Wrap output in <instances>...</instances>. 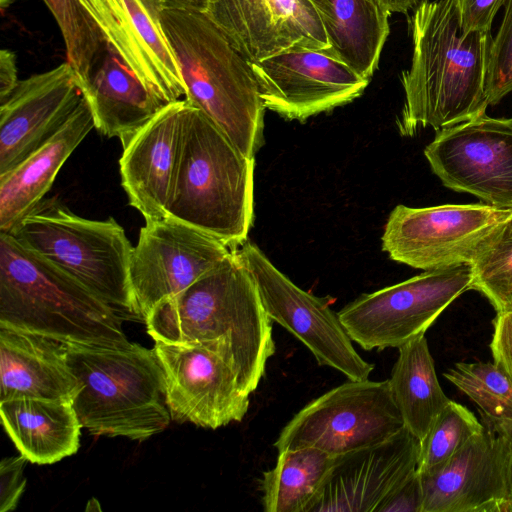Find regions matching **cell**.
<instances>
[{"label": "cell", "mask_w": 512, "mask_h": 512, "mask_svg": "<svg viewBox=\"0 0 512 512\" xmlns=\"http://www.w3.org/2000/svg\"><path fill=\"white\" fill-rule=\"evenodd\" d=\"M512 91V0H505L504 15L493 38L485 93L488 105L498 104Z\"/></svg>", "instance_id": "d6a6232c"}, {"label": "cell", "mask_w": 512, "mask_h": 512, "mask_svg": "<svg viewBox=\"0 0 512 512\" xmlns=\"http://www.w3.org/2000/svg\"><path fill=\"white\" fill-rule=\"evenodd\" d=\"M398 351L389 387L404 427L421 441L450 399L438 381L425 335L400 346Z\"/></svg>", "instance_id": "4316f807"}, {"label": "cell", "mask_w": 512, "mask_h": 512, "mask_svg": "<svg viewBox=\"0 0 512 512\" xmlns=\"http://www.w3.org/2000/svg\"><path fill=\"white\" fill-rule=\"evenodd\" d=\"M28 460L20 456L5 457L0 463V512L12 511L21 498L26 479L24 469Z\"/></svg>", "instance_id": "836d02e7"}, {"label": "cell", "mask_w": 512, "mask_h": 512, "mask_svg": "<svg viewBox=\"0 0 512 512\" xmlns=\"http://www.w3.org/2000/svg\"><path fill=\"white\" fill-rule=\"evenodd\" d=\"M509 453L510 440L484 426L444 466L420 474L422 512H502Z\"/></svg>", "instance_id": "ffe728a7"}, {"label": "cell", "mask_w": 512, "mask_h": 512, "mask_svg": "<svg viewBox=\"0 0 512 512\" xmlns=\"http://www.w3.org/2000/svg\"><path fill=\"white\" fill-rule=\"evenodd\" d=\"M168 5H179L191 7L203 11V6L199 0H161Z\"/></svg>", "instance_id": "b9f144b4"}, {"label": "cell", "mask_w": 512, "mask_h": 512, "mask_svg": "<svg viewBox=\"0 0 512 512\" xmlns=\"http://www.w3.org/2000/svg\"><path fill=\"white\" fill-rule=\"evenodd\" d=\"M254 166V158L188 102L167 217L238 248L253 224Z\"/></svg>", "instance_id": "5b68a950"}, {"label": "cell", "mask_w": 512, "mask_h": 512, "mask_svg": "<svg viewBox=\"0 0 512 512\" xmlns=\"http://www.w3.org/2000/svg\"><path fill=\"white\" fill-rule=\"evenodd\" d=\"M309 1L322 20L330 51L370 79L390 32V13L377 0Z\"/></svg>", "instance_id": "484cf974"}, {"label": "cell", "mask_w": 512, "mask_h": 512, "mask_svg": "<svg viewBox=\"0 0 512 512\" xmlns=\"http://www.w3.org/2000/svg\"><path fill=\"white\" fill-rule=\"evenodd\" d=\"M187 105L185 98L166 104L122 146L121 184L145 221L167 217Z\"/></svg>", "instance_id": "44dd1931"}, {"label": "cell", "mask_w": 512, "mask_h": 512, "mask_svg": "<svg viewBox=\"0 0 512 512\" xmlns=\"http://www.w3.org/2000/svg\"><path fill=\"white\" fill-rule=\"evenodd\" d=\"M470 267L471 289L482 293L497 313L512 312V228L506 225Z\"/></svg>", "instance_id": "1f68e13d"}, {"label": "cell", "mask_w": 512, "mask_h": 512, "mask_svg": "<svg viewBox=\"0 0 512 512\" xmlns=\"http://www.w3.org/2000/svg\"><path fill=\"white\" fill-rule=\"evenodd\" d=\"M81 89L91 108L94 127L107 137L119 138L122 146L166 105L108 42Z\"/></svg>", "instance_id": "603a6c76"}, {"label": "cell", "mask_w": 512, "mask_h": 512, "mask_svg": "<svg viewBox=\"0 0 512 512\" xmlns=\"http://www.w3.org/2000/svg\"><path fill=\"white\" fill-rule=\"evenodd\" d=\"M2 425L29 462L54 464L74 455L82 425L71 402L19 397L0 402Z\"/></svg>", "instance_id": "d4e9b609"}, {"label": "cell", "mask_w": 512, "mask_h": 512, "mask_svg": "<svg viewBox=\"0 0 512 512\" xmlns=\"http://www.w3.org/2000/svg\"><path fill=\"white\" fill-rule=\"evenodd\" d=\"M250 65L263 106L290 121L350 103L370 81L329 48H291Z\"/></svg>", "instance_id": "5bb4252c"}, {"label": "cell", "mask_w": 512, "mask_h": 512, "mask_svg": "<svg viewBox=\"0 0 512 512\" xmlns=\"http://www.w3.org/2000/svg\"><path fill=\"white\" fill-rule=\"evenodd\" d=\"M232 250L173 218L145 221L129 264L135 315L145 320L158 304L188 288Z\"/></svg>", "instance_id": "7c38bea8"}, {"label": "cell", "mask_w": 512, "mask_h": 512, "mask_svg": "<svg viewBox=\"0 0 512 512\" xmlns=\"http://www.w3.org/2000/svg\"><path fill=\"white\" fill-rule=\"evenodd\" d=\"M236 250L272 321L301 341L320 366L333 368L348 380L368 379L374 364L358 354L338 313L326 299L298 287L255 244L246 241Z\"/></svg>", "instance_id": "8fae6325"}, {"label": "cell", "mask_w": 512, "mask_h": 512, "mask_svg": "<svg viewBox=\"0 0 512 512\" xmlns=\"http://www.w3.org/2000/svg\"><path fill=\"white\" fill-rule=\"evenodd\" d=\"M16 1L17 0H0V6L2 9H5Z\"/></svg>", "instance_id": "7bdbcfd3"}, {"label": "cell", "mask_w": 512, "mask_h": 512, "mask_svg": "<svg viewBox=\"0 0 512 512\" xmlns=\"http://www.w3.org/2000/svg\"><path fill=\"white\" fill-rule=\"evenodd\" d=\"M165 379V401L171 419L217 429L244 419L249 394L233 367L201 344L155 341Z\"/></svg>", "instance_id": "9a60e30c"}, {"label": "cell", "mask_w": 512, "mask_h": 512, "mask_svg": "<svg viewBox=\"0 0 512 512\" xmlns=\"http://www.w3.org/2000/svg\"><path fill=\"white\" fill-rule=\"evenodd\" d=\"M8 233L116 310L135 314L129 281L134 246L113 217L83 218L57 198H44Z\"/></svg>", "instance_id": "52a82bcc"}, {"label": "cell", "mask_w": 512, "mask_h": 512, "mask_svg": "<svg viewBox=\"0 0 512 512\" xmlns=\"http://www.w3.org/2000/svg\"><path fill=\"white\" fill-rule=\"evenodd\" d=\"M413 52L401 73L402 136L436 131L486 114L491 31L464 32L454 0H422L409 20Z\"/></svg>", "instance_id": "7a4b0ae2"}, {"label": "cell", "mask_w": 512, "mask_h": 512, "mask_svg": "<svg viewBox=\"0 0 512 512\" xmlns=\"http://www.w3.org/2000/svg\"><path fill=\"white\" fill-rule=\"evenodd\" d=\"M116 311L11 234L0 232V327L70 345L127 348L132 343Z\"/></svg>", "instance_id": "3957f363"}, {"label": "cell", "mask_w": 512, "mask_h": 512, "mask_svg": "<svg viewBox=\"0 0 512 512\" xmlns=\"http://www.w3.org/2000/svg\"><path fill=\"white\" fill-rule=\"evenodd\" d=\"M420 440L405 427L391 438L334 457L308 512H378L416 470Z\"/></svg>", "instance_id": "ac0fdd59"}, {"label": "cell", "mask_w": 512, "mask_h": 512, "mask_svg": "<svg viewBox=\"0 0 512 512\" xmlns=\"http://www.w3.org/2000/svg\"><path fill=\"white\" fill-rule=\"evenodd\" d=\"M390 14L407 13L418 4V0H377Z\"/></svg>", "instance_id": "f35d334b"}, {"label": "cell", "mask_w": 512, "mask_h": 512, "mask_svg": "<svg viewBox=\"0 0 512 512\" xmlns=\"http://www.w3.org/2000/svg\"><path fill=\"white\" fill-rule=\"evenodd\" d=\"M444 377L479 407L483 417L512 421V380L494 362H458Z\"/></svg>", "instance_id": "f546056e"}, {"label": "cell", "mask_w": 512, "mask_h": 512, "mask_svg": "<svg viewBox=\"0 0 512 512\" xmlns=\"http://www.w3.org/2000/svg\"><path fill=\"white\" fill-rule=\"evenodd\" d=\"M483 428L467 407L450 400L420 441L417 472L438 470Z\"/></svg>", "instance_id": "4dcf8cb0"}, {"label": "cell", "mask_w": 512, "mask_h": 512, "mask_svg": "<svg viewBox=\"0 0 512 512\" xmlns=\"http://www.w3.org/2000/svg\"><path fill=\"white\" fill-rule=\"evenodd\" d=\"M490 350L493 362L512 380V312L494 318Z\"/></svg>", "instance_id": "d590c367"}, {"label": "cell", "mask_w": 512, "mask_h": 512, "mask_svg": "<svg viewBox=\"0 0 512 512\" xmlns=\"http://www.w3.org/2000/svg\"><path fill=\"white\" fill-rule=\"evenodd\" d=\"M423 490L417 470L382 504L378 512H422Z\"/></svg>", "instance_id": "8d00e7d4"}, {"label": "cell", "mask_w": 512, "mask_h": 512, "mask_svg": "<svg viewBox=\"0 0 512 512\" xmlns=\"http://www.w3.org/2000/svg\"><path fill=\"white\" fill-rule=\"evenodd\" d=\"M424 155L445 187L512 209V118L484 114L443 128Z\"/></svg>", "instance_id": "4fadbf2b"}, {"label": "cell", "mask_w": 512, "mask_h": 512, "mask_svg": "<svg viewBox=\"0 0 512 512\" xmlns=\"http://www.w3.org/2000/svg\"><path fill=\"white\" fill-rule=\"evenodd\" d=\"M470 265L425 271L403 282L360 295L339 318L364 350L399 348L425 335L441 313L471 289Z\"/></svg>", "instance_id": "30bf717a"}, {"label": "cell", "mask_w": 512, "mask_h": 512, "mask_svg": "<svg viewBox=\"0 0 512 512\" xmlns=\"http://www.w3.org/2000/svg\"><path fill=\"white\" fill-rule=\"evenodd\" d=\"M484 421L496 433L512 440V421L509 420H495L483 417Z\"/></svg>", "instance_id": "ab89813d"}, {"label": "cell", "mask_w": 512, "mask_h": 512, "mask_svg": "<svg viewBox=\"0 0 512 512\" xmlns=\"http://www.w3.org/2000/svg\"><path fill=\"white\" fill-rule=\"evenodd\" d=\"M107 42L165 104L184 99L178 63L160 21L161 0H81Z\"/></svg>", "instance_id": "e0dca14e"}, {"label": "cell", "mask_w": 512, "mask_h": 512, "mask_svg": "<svg viewBox=\"0 0 512 512\" xmlns=\"http://www.w3.org/2000/svg\"><path fill=\"white\" fill-rule=\"evenodd\" d=\"M79 389L64 343L0 327V402L32 397L73 403Z\"/></svg>", "instance_id": "7402d4cb"}, {"label": "cell", "mask_w": 512, "mask_h": 512, "mask_svg": "<svg viewBox=\"0 0 512 512\" xmlns=\"http://www.w3.org/2000/svg\"><path fill=\"white\" fill-rule=\"evenodd\" d=\"M83 99L80 79L68 62L20 80L0 103V175L54 137Z\"/></svg>", "instance_id": "2e32d148"}, {"label": "cell", "mask_w": 512, "mask_h": 512, "mask_svg": "<svg viewBox=\"0 0 512 512\" xmlns=\"http://www.w3.org/2000/svg\"><path fill=\"white\" fill-rule=\"evenodd\" d=\"M334 457L313 448L278 453L276 465L263 473L265 512H308L330 471Z\"/></svg>", "instance_id": "83f0119b"}, {"label": "cell", "mask_w": 512, "mask_h": 512, "mask_svg": "<svg viewBox=\"0 0 512 512\" xmlns=\"http://www.w3.org/2000/svg\"><path fill=\"white\" fill-rule=\"evenodd\" d=\"M404 428L388 379L349 380L305 405L283 427L274 447H313L332 457L376 445Z\"/></svg>", "instance_id": "9c48e42d"}, {"label": "cell", "mask_w": 512, "mask_h": 512, "mask_svg": "<svg viewBox=\"0 0 512 512\" xmlns=\"http://www.w3.org/2000/svg\"><path fill=\"white\" fill-rule=\"evenodd\" d=\"M204 12L249 62L291 48H330L309 0H213Z\"/></svg>", "instance_id": "d6986e66"}, {"label": "cell", "mask_w": 512, "mask_h": 512, "mask_svg": "<svg viewBox=\"0 0 512 512\" xmlns=\"http://www.w3.org/2000/svg\"><path fill=\"white\" fill-rule=\"evenodd\" d=\"M144 321L154 341L201 344L219 353L249 395L276 351L272 320L236 249Z\"/></svg>", "instance_id": "6da1fadb"}, {"label": "cell", "mask_w": 512, "mask_h": 512, "mask_svg": "<svg viewBox=\"0 0 512 512\" xmlns=\"http://www.w3.org/2000/svg\"><path fill=\"white\" fill-rule=\"evenodd\" d=\"M18 80L16 55L8 49L0 52V103L15 90Z\"/></svg>", "instance_id": "74e56055"}, {"label": "cell", "mask_w": 512, "mask_h": 512, "mask_svg": "<svg viewBox=\"0 0 512 512\" xmlns=\"http://www.w3.org/2000/svg\"><path fill=\"white\" fill-rule=\"evenodd\" d=\"M94 127L83 99L68 123L46 144L11 171L0 175V232H10L50 190L68 157Z\"/></svg>", "instance_id": "cb8c5ba5"}, {"label": "cell", "mask_w": 512, "mask_h": 512, "mask_svg": "<svg viewBox=\"0 0 512 512\" xmlns=\"http://www.w3.org/2000/svg\"><path fill=\"white\" fill-rule=\"evenodd\" d=\"M67 362L80 389L73 407L93 435L145 440L171 420L163 369L154 348L65 344Z\"/></svg>", "instance_id": "8992f818"}, {"label": "cell", "mask_w": 512, "mask_h": 512, "mask_svg": "<svg viewBox=\"0 0 512 512\" xmlns=\"http://www.w3.org/2000/svg\"><path fill=\"white\" fill-rule=\"evenodd\" d=\"M203 6V12L206 10L207 6L209 5L210 2H212L213 0H199Z\"/></svg>", "instance_id": "ee69618b"}, {"label": "cell", "mask_w": 512, "mask_h": 512, "mask_svg": "<svg viewBox=\"0 0 512 512\" xmlns=\"http://www.w3.org/2000/svg\"><path fill=\"white\" fill-rule=\"evenodd\" d=\"M61 31L66 58L83 84L107 47L100 28L81 0H43Z\"/></svg>", "instance_id": "f1b7e54d"}, {"label": "cell", "mask_w": 512, "mask_h": 512, "mask_svg": "<svg viewBox=\"0 0 512 512\" xmlns=\"http://www.w3.org/2000/svg\"><path fill=\"white\" fill-rule=\"evenodd\" d=\"M464 32H489L493 19L505 0H454Z\"/></svg>", "instance_id": "e575fe53"}, {"label": "cell", "mask_w": 512, "mask_h": 512, "mask_svg": "<svg viewBox=\"0 0 512 512\" xmlns=\"http://www.w3.org/2000/svg\"><path fill=\"white\" fill-rule=\"evenodd\" d=\"M512 209L488 204L397 205L381 238L389 257L425 271L470 265L507 225Z\"/></svg>", "instance_id": "ba28073f"}, {"label": "cell", "mask_w": 512, "mask_h": 512, "mask_svg": "<svg viewBox=\"0 0 512 512\" xmlns=\"http://www.w3.org/2000/svg\"><path fill=\"white\" fill-rule=\"evenodd\" d=\"M507 225H508L510 228H512V216H511V218L509 219V221H508Z\"/></svg>", "instance_id": "f6af8a7d"}, {"label": "cell", "mask_w": 512, "mask_h": 512, "mask_svg": "<svg viewBox=\"0 0 512 512\" xmlns=\"http://www.w3.org/2000/svg\"><path fill=\"white\" fill-rule=\"evenodd\" d=\"M160 21L179 66L185 99L254 158L263 144L265 107L250 62L201 10L164 5Z\"/></svg>", "instance_id": "277c9868"}, {"label": "cell", "mask_w": 512, "mask_h": 512, "mask_svg": "<svg viewBox=\"0 0 512 512\" xmlns=\"http://www.w3.org/2000/svg\"><path fill=\"white\" fill-rule=\"evenodd\" d=\"M502 512H512V440H510V453L508 460V494L503 504Z\"/></svg>", "instance_id": "60d3db41"}]
</instances>
